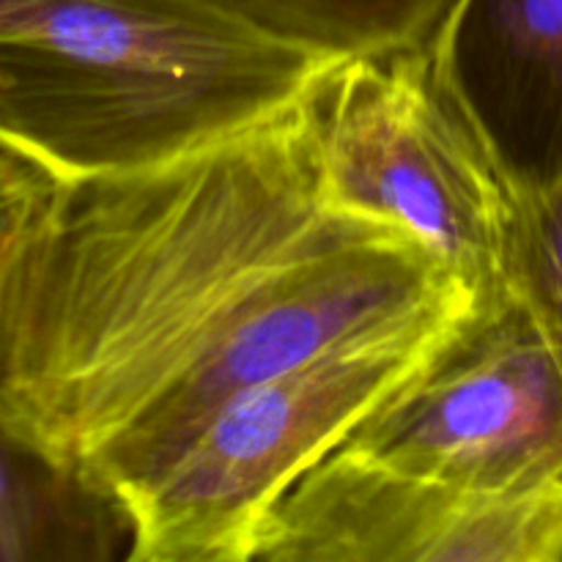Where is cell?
Segmentation results:
<instances>
[{
    "mask_svg": "<svg viewBox=\"0 0 562 562\" xmlns=\"http://www.w3.org/2000/svg\"><path fill=\"white\" fill-rule=\"evenodd\" d=\"M492 311L322 201L302 99L151 168L60 181L0 283V420L113 497L239 390Z\"/></svg>",
    "mask_w": 562,
    "mask_h": 562,
    "instance_id": "cell-1",
    "label": "cell"
},
{
    "mask_svg": "<svg viewBox=\"0 0 562 562\" xmlns=\"http://www.w3.org/2000/svg\"><path fill=\"white\" fill-rule=\"evenodd\" d=\"M338 60L195 0H0V143L60 181L151 168L285 113Z\"/></svg>",
    "mask_w": 562,
    "mask_h": 562,
    "instance_id": "cell-2",
    "label": "cell"
},
{
    "mask_svg": "<svg viewBox=\"0 0 562 562\" xmlns=\"http://www.w3.org/2000/svg\"><path fill=\"white\" fill-rule=\"evenodd\" d=\"M322 201L420 247L481 305L519 300V198L426 44L349 55L302 97Z\"/></svg>",
    "mask_w": 562,
    "mask_h": 562,
    "instance_id": "cell-3",
    "label": "cell"
},
{
    "mask_svg": "<svg viewBox=\"0 0 562 562\" xmlns=\"http://www.w3.org/2000/svg\"><path fill=\"white\" fill-rule=\"evenodd\" d=\"M475 316L340 346L231 395L115 497L130 525L121 562H252L294 483Z\"/></svg>",
    "mask_w": 562,
    "mask_h": 562,
    "instance_id": "cell-4",
    "label": "cell"
},
{
    "mask_svg": "<svg viewBox=\"0 0 562 562\" xmlns=\"http://www.w3.org/2000/svg\"><path fill=\"white\" fill-rule=\"evenodd\" d=\"M338 450L467 494L562 483V362L519 300L477 313Z\"/></svg>",
    "mask_w": 562,
    "mask_h": 562,
    "instance_id": "cell-5",
    "label": "cell"
},
{
    "mask_svg": "<svg viewBox=\"0 0 562 562\" xmlns=\"http://www.w3.org/2000/svg\"><path fill=\"white\" fill-rule=\"evenodd\" d=\"M252 562H562V483L486 497L335 450L285 494Z\"/></svg>",
    "mask_w": 562,
    "mask_h": 562,
    "instance_id": "cell-6",
    "label": "cell"
},
{
    "mask_svg": "<svg viewBox=\"0 0 562 562\" xmlns=\"http://www.w3.org/2000/svg\"><path fill=\"white\" fill-rule=\"evenodd\" d=\"M516 195L562 176V0H450L428 38Z\"/></svg>",
    "mask_w": 562,
    "mask_h": 562,
    "instance_id": "cell-7",
    "label": "cell"
},
{
    "mask_svg": "<svg viewBox=\"0 0 562 562\" xmlns=\"http://www.w3.org/2000/svg\"><path fill=\"white\" fill-rule=\"evenodd\" d=\"M126 549L113 494L0 420V562H121Z\"/></svg>",
    "mask_w": 562,
    "mask_h": 562,
    "instance_id": "cell-8",
    "label": "cell"
},
{
    "mask_svg": "<svg viewBox=\"0 0 562 562\" xmlns=\"http://www.w3.org/2000/svg\"><path fill=\"white\" fill-rule=\"evenodd\" d=\"M274 38L329 55L426 44L450 0H195Z\"/></svg>",
    "mask_w": 562,
    "mask_h": 562,
    "instance_id": "cell-9",
    "label": "cell"
},
{
    "mask_svg": "<svg viewBox=\"0 0 562 562\" xmlns=\"http://www.w3.org/2000/svg\"><path fill=\"white\" fill-rule=\"evenodd\" d=\"M516 198L514 291L562 362V176Z\"/></svg>",
    "mask_w": 562,
    "mask_h": 562,
    "instance_id": "cell-10",
    "label": "cell"
},
{
    "mask_svg": "<svg viewBox=\"0 0 562 562\" xmlns=\"http://www.w3.org/2000/svg\"><path fill=\"white\" fill-rule=\"evenodd\" d=\"M60 179L36 159L0 143V283L22 236L58 190Z\"/></svg>",
    "mask_w": 562,
    "mask_h": 562,
    "instance_id": "cell-11",
    "label": "cell"
}]
</instances>
